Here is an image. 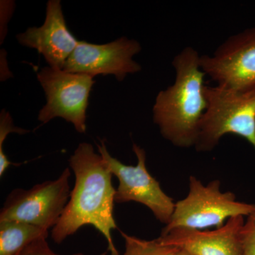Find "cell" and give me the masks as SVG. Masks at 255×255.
I'll return each mask as SVG.
<instances>
[{"label":"cell","mask_w":255,"mask_h":255,"mask_svg":"<svg viewBox=\"0 0 255 255\" xmlns=\"http://www.w3.org/2000/svg\"><path fill=\"white\" fill-rule=\"evenodd\" d=\"M246 218L241 232L243 255H255V209Z\"/></svg>","instance_id":"15"},{"label":"cell","mask_w":255,"mask_h":255,"mask_svg":"<svg viewBox=\"0 0 255 255\" xmlns=\"http://www.w3.org/2000/svg\"><path fill=\"white\" fill-rule=\"evenodd\" d=\"M70 174L67 167L55 180L36 184L29 189H14L1 208L0 221H21L47 231L54 228L70 199Z\"/></svg>","instance_id":"5"},{"label":"cell","mask_w":255,"mask_h":255,"mask_svg":"<svg viewBox=\"0 0 255 255\" xmlns=\"http://www.w3.org/2000/svg\"><path fill=\"white\" fill-rule=\"evenodd\" d=\"M69 163L75 174V186L59 222L52 229V239L61 244L80 228L92 226L107 240L111 255H119L112 236L117 228L113 216L116 189L108 164L87 142L78 145Z\"/></svg>","instance_id":"1"},{"label":"cell","mask_w":255,"mask_h":255,"mask_svg":"<svg viewBox=\"0 0 255 255\" xmlns=\"http://www.w3.org/2000/svg\"><path fill=\"white\" fill-rule=\"evenodd\" d=\"M200 66L218 86L245 91L255 87V28L229 37Z\"/></svg>","instance_id":"8"},{"label":"cell","mask_w":255,"mask_h":255,"mask_svg":"<svg viewBox=\"0 0 255 255\" xmlns=\"http://www.w3.org/2000/svg\"><path fill=\"white\" fill-rule=\"evenodd\" d=\"M30 130L15 127L12 118L9 112L4 110H1L0 114V177L6 172L11 162L5 155L3 145L6 137L11 132H16L20 135L29 132Z\"/></svg>","instance_id":"14"},{"label":"cell","mask_w":255,"mask_h":255,"mask_svg":"<svg viewBox=\"0 0 255 255\" xmlns=\"http://www.w3.org/2000/svg\"><path fill=\"white\" fill-rule=\"evenodd\" d=\"M47 238H40L28 245L19 255H59L53 253L47 243ZM72 255H85L82 253H76Z\"/></svg>","instance_id":"16"},{"label":"cell","mask_w":255,"mask_h":255,"mask_svg":"<svg viewBox=\"0 0 255 255\" xmlns=\"http://www.w3.org/2000/svg\"><path fill=\"white\" fill-rule=\"evenodd\" d=\"M101 255H107V252H106V253H103V254Z\"/></svg>","instance_id":"18"},{"label":"cell","mask_w":255,"mask_h":255,"mask_svg":"<svg viewBox=\"0 0 255 255\" xmlns=\"http://www.w3.org/2000/svg\"><path fill=\"white\" fill-rule=\"evenodd\" d=\"M125 241V253L124 255H174L178 248L167 246L158 238L152 241H145L129 236L121 231Z\"/></svg>","instance_id":"13"},{"label":"cell","mask_w":255,"mask_h":255,"mask_svg":"<svg viewBox=\"0 0 255 255\" xmlns=\"http://www.w3.org/2000/svg\"><path fill=\"white\" fill-rule=\"evenodd\" d=\"M94 78L46 67L37 74L46 96V105L38 113L42 124L60 117L73 124L80 133L86 132L87 110Z\"/></svg>","instance_id":"7"},{"label":"cell","mask_w":255,"mask_h":255,"mask_svg":"<svg viewBox=\"0 0 255 255\" xmlns=\"http://www.w3.org/2000/svg\"><path fill=\"white\" fill-rule=\"evenodd\" d=\"M174 255H192L189 254V253H187V252L183 251V250L179 249V250H178L177 253H176V254Z\"/></svg>","instance_id":"17"},{"label":"cell","mask_w":255,"mask_h":255,"mask_svg":"<svg viewBox=\"0 0 255 255\" xmlns=\"http://www.w3.org/2000/svg\"><path fill=\"white\" fill-rule=\"evenodd\" d=\"M16 38L20 44L43 55L49 67L60 70L80 43L69 31L60 0L48 1L46 19L41 26L28 28Z\"/></svg>","instance_id":"11"},{"label":"cell","mask_w":255,"mask_h":255,"mask_svg":"<svg viewBox=\"0 0 255 255\" xmlns=\"http://www.w3.org/2000/svg\"><path fill=\"white\" fill-rule=\"evenodd\" d=\"M140 50L139 42L124 36L105 44L80 41L63 70L92 78L98 75H113L122 82L128 74L141 71L140 64L133 60L134 55Z\"/></svg>","instance_id":"9"},{"label":"cell","mask_w":255,"mask_h":255,"mask_svg":"<svg viewBox=\"0 0 255 255\" xmlns=\"http://www.w3.org/2000/svg\"><path fill=\"white\" fill-rule=\"evenodd\" d=\"M48 236V231L29 223L0 221V255H19L33 241Z\"/></svg>","instance_id":"12"},{"label":"cell","mask_w":255,"mask_h":255,"mask_svg":"<svg viewBox=\"0 0 255 255\" xmlns=\"http://www.w3.org/2000/svg\"><path fill=\"white\" fill-rule=\"evenodd\" d=\"M200 57L192 47L175 55L172 60L175 81L159 92L152 109L154 123L162 137L183 148L195 146L207 108L206 74L201 68Z\"/></svg>","instance_id":"2"},{"label":"cell","mask_w":255,"mask_h":255,"mask_svg":"<svg viewBox=\"0 0 255 255\" xmlns=\"http://www.w3.org/2000/svg\"><path fill=\"white\" fill-rule=\"evenodd\" d=\"M97 146L99 153L119 181V187L116 189L115 202L123 204L134 201L141 204L152 211L156 219L167 226L173 215L175 203L147 171L145 150L137 144H132L137 162L136 166H131L112 157L104 140H101L100 145L97 144Z\"/></svg>","instance_id":"6"},{"label":"cell","mask_w":255,"mask_h":255,"mask_svg":"<svg viewBox=\"0 0 255 255\" xmlns=\"http://www.w3.org/2000/svg\"><path fill=\"white\" fill-rule=\"evenodd\" d=\"M207 108L199 127L195 149L209 152L227 134L239 135L255 150V87L245 91L206 85Z\"/></svg>","instance_id":"3"},{"label":"cell","mask_w":255,"mask_h":255,"mask_svg":"<svg viewBox=\"0 0 255 255\" xmlns=\"http://www.w3.org/2000/svg\"><path fill=\"white\" fill-rule=\"evenodd\" d=\"M244 216H236L213 231L178 228L161 233L159 241L192 255H243Z\"/></svg>","instance_id":"10"},{"label":"cell","mask_w":255,"mask_h":255,"mask_svg":"<svg viewBox=\"0 0 255 255\" xmlns=\"http://www.w3.org/2000/svg\"><path fill=\"white\" fill-rule=\"evenodd\" d=\"M187 197L175 203L172 219L162 233L174 228L204 230L219 228L236 216H247L255 209V204L236 200L231 191L222 192L219 179L204 185L194 176L189 177Z\"/></svg>","instance_id":"4"}]
</instances>
